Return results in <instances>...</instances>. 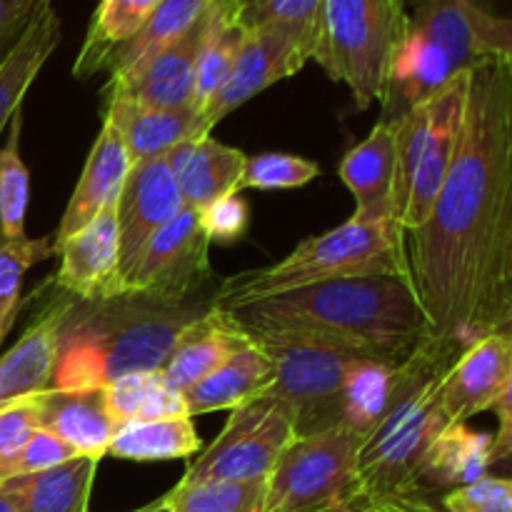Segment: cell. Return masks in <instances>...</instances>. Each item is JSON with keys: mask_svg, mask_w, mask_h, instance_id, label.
Segmentation results:
<instances>
[{"mask_svg": "<svg viewBox=\"0 0 512 512\" xmlns=\"http://www.w3.org/2000/svg\"><path fill=\"white\" fill-rule=\"evenodd\" d=\"M512 208V63L468 75L453 165L425 225L405 230L410 285L435 340L468 348L485 335Z\"/></svg>", "mask_w": 512, "mask_h": 512, "instance_id": "cell-1", "label": "cell"}, {"mask_svg": "<svg viewBox=\"0 0 512 512\" xmlns=\"http://www.w3.org/2000/svg\"><path fill=\"white\" fill-rule=\"evenodd\" d=\"M223 310L250 338L310 335L400 363L430 335L408 278L328 280Z\"/></svg>", "mask_w": 512, "mask_h": 512, "instance_id": "cell-2", "label": "cell"}, {"mask_svg": "<svg viewBox=\"0 0 512 512\" xmlns=\"http://www.w3.org/2000/svg\"><path fill=\"white\" fill-rule=\"evenodd\" d=\"M213 305L163 303L130 290L105 303L70 298L53 388H105L120 375L160 370L180 333Z\"/></svg>", "mask_w": 512, "mask_h": 512, "instance_id": "cell-3", "label": "cell"}, {"mask_svg": "<svg viewBox=\"0 0 512 512\" xmlns=\"http://www.w3.org/2000/svg\"><path fill=\"white\" fill-rule=\"evenodd\" d=\"M465 348L425 338L400 363L393 395L358 455L363 505L420 495V465L448 420L440 410V383Z\"/></svg>", "mask_w": 512, "mask_h": 512, "instance_id": "cell-4", "label": "cell"}, {"mask_svg": "<svg viewBox=\"0 0 512 512\" xmlns=\"http://www.w3.org/2000/svg\"><path fill=\"white\" fill-rule=\"evenodd\" d=\"M348 278L410 280L405 230L398 220H345L328 233L303 240L280 263L223 280L213 300L218 308H233L285 290Z\"/></svg>", "mask_w": 512, "mask_h": 512, "instance_id": "cell-5", "label": "cell"}, {"mask_svg": "<svg viewBox=\"0 0 512 512\" xmlns=\"http://www.w3.org/2000/svg\"><path fill=\"white\" fill-rule=\"evenodd\" d=\"M408 23V0H323V28L313 58L330 80L348 85L355 108L383 105Z\"/></svg>", "mask_w": 512, "mask_h": 512, "instance_id": "cell-6", "label": "cell"}, {"mask_svg": "<svg viewBox=\"0 0 512 512\" xmlns=\"http://www.w3.org/2000/svg\"><path fill=\"white\" fill-rule=\"evenodd\" d=\"M478 8V0H413L408 35L390 70L385 120L405 115L485 60L475 43Z\"/></svg>", "mask_w": 512, "mask_h": 512, "instance_id": "cell-7", "label": "cell"}, {"mask_svg": "<svg viewBox=\"0 0 512 512\" xmlns=\"http://www.w3.org/2000/svg\"><path fill=\"white\" fill-rule=\"evenodd\" d=\"M468 73L443 90L390 120L395 130V213L403 230H415L430 218L453 165L468 100Z\"/></svg>", "mask_w": 512, "mask_h": 512, "instance_id": "cell-8", "label": "cell"}, {"mask_svg": "<svg viewBox=\"0 0 512 512\" xmlns=\"http://www.w3.org/2000/svg\"><path fill=\"white\" fill-rule=\"evenodd\" d=\"M253 340L268 350L275 368L273 385L263 395L288 405L295 438L343 425L348 370L355 360L375 353L310 335H263Z\"/></svg>", "mask_w": 512, "mask_h": 512, "instance_id": "cell-9", "label": "cell"}, {"mask_svg": "<svg viewBox=\"0 0 512 512\" xmlns=\"http://www.w3.org/2000/svg\"><path fill=\"white\" fill-rule=\"evenodd\" d=\"M363 435L338 425L325 433L295 438L265 480L263 512H355L358 455Z\"/></svg>", "mask_w": 512, "mask_h": 512, "instance_id": "cell-10", "label": "cell"}, {"mask_svg": "<svg viewBox=\"0 0 512 512\" xmlns=\"http://www.w3.org/2000/svg\"><path fill=\"white\" fill-rule=\"evenodd\" d=\"M293 440L295 425L288 405L270 395H258L230 410L225 428L210 448L188 465L180 483L268 480L278 458Z\"/></svg>", "mask_w": 512, "mask_h": 512, "instance_id": "cell-11", "label": "cell"}, {"mask_svg": "<svg viewBox=\"0 0 512 512\" xmlns=\"http://www.w3.org/2000/svg\"><path fill=\"white\" fill-rule=\"evenodd\" d=\"M210 245L198 210L185 208L145 243L125 288L163 303L193 300L213 280Z\"/></svg>", "mask_w": 512, "mask_h": 512, "instance_id": "cell-12", "label": "cell"}, {"mask_svg": "<svg viewBox=\"0 0 512 512\" xmlns=\"http://www.w3.org/2000/svg\"><path fill=\"white\" fill-rule=\"evenodd\" d=\"M315 45L300 35L283 28H260L245 35L238 60L230 70L223 88L213 95L205 110L200 113V135H210V130L228 113L248 103L270 85L300 73L308 60H313Z\"/></svg>", "mask_w": 512, "mask_h": 512, "instance_id": "cell-13", "label": "cell"}, {"mask_svg": "<svg viewBox=\"0 0 512 512\" xmlns=\"http://www.w3.org/2000/svg\"><path fill=\"white\" fill-rule=\"evenodd\" d=\"M55 255L60 258L55 290L78 303H105L128 290L115 208H105L78 233L55 240Z\"/></svg>", "mask_w": 512, "mask_h": 512, "instance_id": "cell-14", "label": "cell"}, {"mask_svg": "<svg viewBox=\"0 0 512 512\" xmlns=\"http://www.w3.org/2000/svg\"><path fill=\"white\" fill-rule=\"evenodd\" d=\"M213 18L215 10L213 0H210L208 10L200 15L198 23L183 38L170 43L168 48L155 53L138 68L110 75L103 88L105 98H130L143 105H153V108L193 105L195 68H198V58L203 53L210 28H213Z\"/></svg>", "mask_w": 512, "mask_h": 512, "instance_id": "cell-15", "label": "cell"}, {"mask_svg": "<svg viewBox=\"0 0 512 512\" xmlns=\"http://www.w3.org/2000/svg\"><path fill=\"white\" fill-rule=\"evenodd\" d=\"M512 378V338L503 333L480 335L455 358L440 383V410L448 425L468 423L493 410Z\"/></svg>", "mask_w": 512, "mask_h": 512, "instance_id": "cell-16", "label": "cell"}, {"mask_svg": "<svg viewBox=\"0 0 512 512\" xmlns=\"http://www.w3.org/2000/svg\"><path fill=\"white\" fill-rule=\"evenodd\" d=\"M183 210V195H180L165 155L130 165L123 193L115 205L125 278L133 270L138 255L143 253L145 243Z\"/></svg>", "mask_w": 512, "mask_h": 512, "instance_id": "cell-17", "label": "cell"}, {"mask_svg": "<svg viewBox=\"0 0 512 512\" xmlns=\"http://www.w3.org/2000/svg\"><path fill=\"white\" fill-rule=\"evenodd\" d=\"M68 305L70 298L60 290L58 295H50L45 308L25 328L18 343L0 355V408L53 388L60 333H63Z\"/></svg>", "mask_w": 512, "mask_h": 512, "instance_id": "cell-18", "label": "cell"}, {"mask_svg": "<svg viewBox=\"0 0 512 512\" xmlns=\"http://www.w3.org/2000/svg\"><path fill=\"white\" fill-rule=\"evenodd\" d=\"M38 408V428L48 430L78 455L103 460L108 455L118 425L110 415L105 388H50L33 395Z\"/></svg>", "mask_w": 512, "mask_h": 512, "instance_id": "cell-19", "label": "cell"}, {"mask_svg": "<svg viewBox=\"0 0 512 512\" xmlns=\"http://www.w3.org/2000/svg\"><path fill=\"white\" fill-rule=\"evenodd\" d=\"M250 343V335L230 318L228 310L213 308L188 325L175 340L160 375L168 388L185 393L190 385L218 370L230 355Z\"/></svg>", "mask_w": 512, "mask_h": 512, "instance_id": "cell-20", "label": "cell"}, {"mask_svg": "<svg viewBox=\"0 0 512 512\" xmlns=\"http://www.w3.org/2000/svg\"><path fill=\"white\" fill-rule=\"evenodd\" d=\"M165 158L173 170L185 208L203 210L225 195L240 193L248 155L210 135H200L175 145Z\"/></svg>", "mask_w": 512, "mask_h": 512, "instance_id": "cell-21", "label": "cell"}, {"mask_svg": "<svg viewBox=\"0 0 512 512\" xmlns=\"http://www.w3.org/2000/svg\"><path fill=\"white\" fill-rule=\"evenodd\" d=\"M130 165L133 163H130L123 138L108 120H103V128H100L98 138L90 148V155L85 160L78 185L70 195L63 220L55 230V240L78 233L105 208H115L120 193H123L125 178L130 173Z\"/></svg>", "mask_w": 512, "mask_h": 512, "instance_id": "cell-22", "label": "cell"}, {"mask_svg": "<svg viewBox=\"0 0 512 512\" xmlns=\"http://www.w3.org/2000/svg\"><path fill=\"white\" fill-rule=\"evenodd\" d=\"M395 168L398 158L393 123L380 120L368 138L348 150L340 163V178L355 198V220H398Z\"/></svg>", "mask_w": 512, "mask_h": 512, "instance_id": "cell-23", "label": "cell"}, {"mask_svg": "<svg viewBox=\"0 0 512 512\" xmlns=\"http://www.w3.org/2000/svg\"><path fill=\"white\" fill-rule=\"evenodd\" d=\"M105 120L123 138L130 163L163 158L175 145L200 138V113L193 105L153 108L130 98H105Z\"/></svg>", "mask_w": 512, "mask_h": 512, "instance_id": "cell-24", "label": "cell"}, {"mask_svg": "<svg viewBox=\"0 0 512 512\" xmlns=\"http://www.w3.org/2000/svg\"><path fill=\"white\" fill-rule=\"evenodd\" d=\"M98 465L93 455H75L55 468L3 480L0 493L18 512H88Z\"/></svg>", "mask_w": 512, "mask_h": 512, "instance_id": "cell-25", "label": "cell"}, {"mask_svg": "<svg viewBox=\"0 0 512 512\" xmlns=\"http://www.w3.org/2000/svg\"><path fill=\"white\" fill-rule=\"evenodd\" d=\"M273 378L275 368L268 350L250 338V343L230 355L218 370L185 390V408L190 418L215 410H233L263 395L273 385Z\"/></svg>", "mask_w": 512, "mask_h": 512, "instance_id": "cell-26", "label": "cell"}, {"mask_svg": "<svg viewBox=\"0 0 512 512\" xmlns=\"http://www.w3.org/2000/svg\"><path fill=\"white\" fill-rule=\"evenodd\" d=\"M58 43L60 18L55 13V0H43L18 40L0 58V133L23 108L25 93L35 83L50 55L55 53Z\"/></svg>", "mask_w": 512, "mask_h": 512, "instance_id": "cell-27", "label": "cell"}, {"mask_svg": "<svg viewBox=\"0 0 512 512\" xmlns=\"http://www.w3.org/2000/svg\"><path fill=\"white\" fill-rule=\"evenodd\" d=\"M493 465V435L473 430L465 423L448 425L430 443L420 465V498L423 488L458 490L485 478Z\"/></svg>", "mask_w": 512, "mask_h": 512, "instance_id": "cell-28", "label": "cell"}, {"mask_svg": "<svg viewBox=\"0 0 512 512\" xmlns=\"http://www.w3.org/2000/svg\"><path fill=\"white\" fill-rule=\"evenodd\" d=\"M160 3L163 0H100L73 63L75 78L85 80L105 73L113 55L145 28Z\"/></svg>", "mask_w": 512, "mask_h": 512, "instance_id": "cell-29", "label": "cell"}, {"mask_svg": "<svg viewBox=\"0 0 512 512\" xmlns=\"http://www.w3.org/2000/svg\"><path fill=\"white\" fill-rule=\"evenodd\" d=\"M200 435L190 418H160L118 428L108 455L133 463H165L190 458L200 450Z\"/></svg>", "mask_w": 512, "mask_h": 512, "instance_id": "cell-30", "label": "cell"}, {"mask_svg": "<svg viewBox=\"0 0 512 512\" xmlns=\"http://www.w3.org/2000/svg\"><path fill=\"white\" fill-rule=\"evenodd\" d=\"M400 360L385 355H363L355 360L345 380L343 425L368 438L383 418L398 378Z\"/></svg>", "mask_w": 512, "mask_h": 512, "instance_id": "cell-31", "label": "cell"}, {"mask_svg": "<svg viewBox=\"0 0 512 512\" xmlns=\"http://www.w3.org/2000/svg\"><path fill=\"white\" fill-rule=\"evenodd\" d=\"M105 398L118 428L145 420L190 418L183 393L168 388L160 370L120 375L118 380L105 385Z\"/></svg>", "mask_w": 512, "mask_h": 512, "instance_id": "cell-32", "label": "cell"}, {"mask_svg": "<svg viewBox=\"0 0 512 512\" xmlns=\"http://www.w3.org/2000/svg\"><path fill=\"white\" fill-rule=\"evenodd\" d=\"M208 5L210 0H163L153 18L145 23V28L113 55L108 73H128L153 58L155 53L168 48L170 43L183 38L198 23L200 15L208 10Z\"/></svg>", "mask_w": 512, "mask_h": 512, "instance_id": "cell-33", "label": "cell"}, {"mask_svg": "<svg viewBox=\"0 0 512 512\" xmlns=\"http://www.w3.org/2000/svg\"><path fill=\"white\" fill-rule=\"evenodd\" d=\"M20 128L23 110L13 115L8 143L0 145V243L28 238L25 215L30 203V170L20 158Z\"/></svg>", "mask_w": 512, "mask_h": 512, "instance_id": "cell-34", "label": "cell"}, {"mask_svg": "<svg viewBox=\"0 0 512 512\" xmlns=\"http://www.w3.org/2000/svg\"><path fill=\"white\" fill-rule=\"evenodd\" d=\"M165 500L170 512H263L265 480L178 483L170 493H165Z\"/></svg>", "mask_w": 512, "mask_h": 512, "instance_id": "cell-35", "label": "cell"}, {"mask_svg": "<svg viewBox=\"0 0 512 512\" xmlns=\"http://www.w3.org/2000/svg\"><path fill=\"white\" fill-rule=\"evenodd\" d=\"M235 18L245 30L283 28L318 50L323 28V0H233Z\"/></svg>", "mask_w": 512, "mask_h": 512, "instance_id": "cell-36", "label": "cell"}, {"mask_svg": "<svg viewBox=\"0 0 512 512\" xmlns=\"http://www.w3.org/2000/svg\"><path fill=\"white\" fill-rule=\"evenodd\" d=\"M53 255L55 235L0 243V345L8 338L15 315L20 310V290H23L25 273Z\"/></svg>", "mask_w": 512, "mask_h": 512, "instance_id": "cell-37", "label": "cell"}, {"mask_svg": "<svg viewBox=\"0 0 512 512\" xmlns=\"http://www.w3.org/2000/svg\"><path fill=\"white\" fill-rule=\"evenodd\" d=\"M320 175V168L308 158L290 153L248 155L240 190H290L303 188Z\"/></svg>", "mask_w": 512, "mask_h": 512, "instance_id": "cell-38", "label": "cell"}, {"mask_svg": "<svg viewBox=\"0 0 512 512\" xmlns=\"http://www.w3.org/2000/svg\"><path fill=\"white\" fill-rule=\"evenodd\" d=\"M38 430V408L33 398L15 400L0 408V483L13 475V465Z\"/></svg>", "mask_w": 512, "mask_h": 512, "instance_id": "cell-39", "label": "cell"}, {"mask_svg": "<svg viewBox=\"0 0 512 512\" xmlns=\"http://www.w3.org/2000/svg\"><path fill=\"white\" fill-rule=\"evenodd\" d=\"M440 512H512V478L485 475L443 495Z\"/></svg>", "mask_w": 512, "mask_h": 512, "instance_id": "cell-40", "label": "cell"}, {"mask_svg": "<svg viewBox=\"0 0 512 512\" xmlns=\"http://www.w3.org/2000/svg\"><path fill=\"white\" fill-rule=\"evenodd\" d=\"M198 218L210 243L230 245L248 233L250 208L240 198V193H230L225 198L210 203L208 208L198 210Z\"/></svg>", "mask_w": 512, "mask_h": 512, "instance_id": "cell-41", "label": "cell"}, {"mask_svg": "<svg viewBox=\"0 0 512 512\" xmlns=\"http://www.w3.org/2000/svg\"><path fill=\"white\" fill-rule=\"evenodd\" d=\"M75 455L78 453H75L70 445H65L63 440L55 438V435L48 433V430L38 428L33 433V438L28 440V445L23 448V453H20L18 463L13 465V475H10V478L55 468V465L65 463V460L75 458Z\"/></svg>", "mask_w": 512, "mask_h": 512, "instance_id": "cell-42", "label": "cell"}, {"mask_svg": "<svg viewBox=\"0 0 512 512\" xmlns=\"http://www.w3.org/2000/svg\"><path fill=\"white\" fill-rule=\"evenodd\" d=\"M475 43L483 58L512 63V15H495L480 5L475 10Z\"/></svg>", "mask_w": 512, "mask_h": 512, "instance_id": "cell-43", "label": "cell"}, {"mask_svg": "<svg viewBox=\"0 0 512 512\" xmlns=\"http://www.w3.org/2000/svg\"><path fill=\"white\" fill-rule=\"evenodd\" d=\"M43 0H0V58L18 40Z\"/></svg>", "mask_w": 512, "mask_h": 512, "instance_id": "cell-44", "label": "cell"}, {"mask_svg": "<svg viewBox=\"0 0 512 512\" xmlns=\"http://www.w3.org/2000/svg\"><path fill=\"white\" fill-rule=\"evenodd\" d=\"M512 298V208H510V225H508V240H505V253H503V265H500V280L498 290H495L493 305H490L488 320H485V335L493 330L495 318L503 310V305Z\"/></svg>", "mask_w": 512, "mask_h": 512, "instance_id": "cell-45", "label": "cell"}, {"mask_svg": "<svg viewBox=\"0 0 512 512\" xmlns=\"http://www.w3.org/2000/svg\"><path fill=\"white\" fill-rule=\"evenodd\" d=\"M493 410L498 413V433L493 435V460H498L512 453V378L508 390Z\"/></svg>", "mask_w": 512, "mask_h": 512, "instance_id": "cell-46", "label": "cell"}, {"mask_svg": "<svg viewBox=\"0 0 512 512\" xmlns=\"http://www.w3.org/2000/svg\"><path fill=\"white\" fill-rule=\"evenodd\" d=\"M365 512H440L435 505L420 495H410V498L398 500H383V503H370L365 505Z\"/></svg>", "mask_w": 512, "mask_h": 512, "instance_id": "cell-47", "label": "cell"}, {"mask_svg": "<svg viewBox=\"0 0 512 512\" xmlns=\"http://www.w3.org/2000/svg\"><path fill=\"white\" fill-rule=\"evenodd\" d=\"M490 333H503L508 335V338H512V298L503 305V310H500L498 318H495L493 330H490Z\"/></svg>", "mask_w": 512, "mask_h": 512, "instance_id": "cell-48", "label": "cell"}, {"mask_svg": "<svg viewBox=\"0 0 512 512\" xmlns=\"http://www.w3.org/2000/svg\"><path fill=\"white\" fill-rule=\"evenodd\" d=\"M488 475H500V478H512V453L503 455V458L493 460Z\"/></svg>", "mask_w": 512, "mask_h": 512, "instance_id": "cell-49", "label": "cell"}, {"mask_svg": "<svg viewBox=\"0 0 512 512\" xmlns=\"http://www.w3.org/2000/svg\"><path fill=\"white\" fill-rule=\"evenodd\" d=\"M130 512H170V508H168V500H165V495H163V498L153 500V503L143 505V508H135Z\"/></svg>", "mask_w": 512, "mask_h": 512, "instance_id": "cell-50", "label": "cell"}, {"mask_svg": "<svg viewBox=\"0 0 512 512\" xmlns=\"http://www.w3.org/2000/svg\"><path fill=\"white\" fill-rule=\"evenodd\" d=\"M0 512H18V510L13 508V505H10V500L5 498L3 493H0Z\"/></svg>", "mask_w": 512, "mask_h": 512, "instance_id": "cell-51", "label": "cell"}, {"mask_svg": "<svg viewBox=\"0 0 512 512\" xmlns=\"http://www.w3.org/2000/svg\"><path fill=\"white\" fill-rule=\"evenodd\" d=\"M355 512H365V508L363 510H355Z\"/></svg>", "mask_w": 512, "mask_h": 512, "instance_id": "cell-52", "label": "cell"}]
</instances>
